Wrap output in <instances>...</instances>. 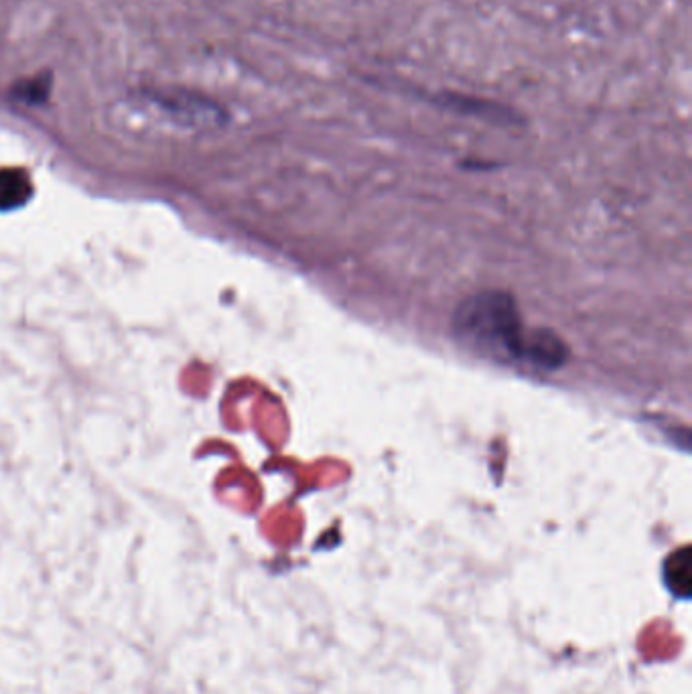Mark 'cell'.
Instances as JSON below:
<instances>
[{"mask_svg":"<svg viewBox=\"0 0 692 694\" xmlns=\"http://www.w3.org/2000/svg\"><path fill=\"white\" fill-rule=\"evenodd\" d=\"M455 337L475 354L502 364H526L530 333L512 295L481 291L467 297L453 317Z\"/></svg>","mask_w":692,"mask_h":694,"instance_id":"cell-1","label":"cell"},{"mask_svg":"<svg viewBox=\"0 0 692 694\" xmlns=\"http://www.w3.org/2000/svg\"><path fill=\"white\" fill-rule=\"evenodd\" d=\"M664 579L666 585L670 587V591L682 599L688 597L690 593V581H692V573H690V548L684 546L676 552H672L670 557L664 563Z\"/></svg>","mask_w":692,"mask_h":694,"instance_id":"cell-3","label":"cell"},{"mask_svg":"<svg viewBox=\"0 0 692 694\" xmlns=\"http://www.w3.org/2000/svg\"><path fill=\"white\" fill-rule=\"evenodd\" d=\"M569 360V347L565 341L548 329H534L530 333L526 366L542 372H555Z\"/></svg>","mask_w":692,"mask_h":694,"instance_id":"cell-2","label":"cell"}]
</instances>
